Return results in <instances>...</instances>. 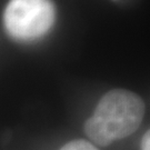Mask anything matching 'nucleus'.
<instances>
[{
	"instance_id": "1",
	"label": "nucleus",
	"mask_w": 150,
	"mask_h": 150,
	"mask_svg": "<svg viewBox=\"0 0 150 150\" xmlns=\"http://www.w3.org/2000/svg\"><path fill=\"white\" fill-rule=\"evenodd\" d=\"M145 111V102L137 93L113 89L98 102L85 123V132L92 142L106 147L134 134L142 122Z\"/></svg>"
},
{
	"instance_id": "3",
	"label": "nucleus",
	"mask_w": 150,
	"mask_h": 150,
	"mask_svg": "<svg viewBox=\"0 0 150 150\" xmlns=\"http://www.w3.org/2000/svg\"><path fill=\"white\" fill-rule=\"evenodd\" d=\"M60 150H99L97 149L95 146L88 142L86 140H72L68 142L67 145H64Z\"/></svg>"
},
{
	"instance_id": "4",
	"label": "nucleus",
	"mask_w": 150,
	"mask_h": 150,
	"mask_svg": "<svg viewBox=\"0 0 150 150\" xmlns=\"http://www.w3.org/2000/svg\"><path fill=\"white\" fill-rule=\"evenodd\" d=\"M149 131H147L142 138L141 141V150H149V145H150V138H149Z\"/></svg>"
},
{
	"instance_id": "2",
	"label": "nucleus",
	"mask_w": 150,
	"mask_h": 150,
	"mask_svg": "<svg viewBox=\"0 0 150 150\" xmlns=\"http://www.w3.org/2000/svg\"><path fill=\"white\" fill-rule=\"evenodd\" d=\"M56 21L52 0H10L4 12V23L10 37L32 41L45 36Z\"/></svg>"
}]
</instances>
